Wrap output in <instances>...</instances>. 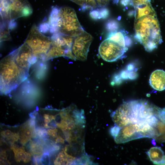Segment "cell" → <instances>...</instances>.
<instances>
[{
    "label": "cell",
    "instance_id": "1",
    "mask_svg": "<svg viewBox=\"0 0 165 165\" xmlns=\"http://www.w3.org/2000/svg\"><path fill=\"white\" fill-rule=\"evenodd\" d=\"M135 38L147 51L156 48L162 42L156 14L145 15L135 18Z\"/></svg>",
    "mask_w": 165,
    "mask_h": 165
},
{
    "label": "cell",
    "instance_id": "2",
    "mask_svg": "<svg viewBox=\"0 0 165 165\" xmlns=\"http://www.w3.org/2000/svg\"><path fill=\"white\" fill-rule=\"evenodd\" d=\"M0 65V92L7 95L15 90L28 76L16 63L12 52L1 60Z\"/></svg>",
    "mask_w": 165,
    "mask_h": 165
},
{
    "label": "cell",
    "instance_id": "3",
    "mask_svg": "<svg viewBox=\"0 0 165 165\" xmlns=\"http://www.w3.org/2000/svg\"><path fill=\"white\" fill-rule=\"evenodd\" d=\"M57 32L75 37L84 30L72 8L65 7L59 8L57 24Z\"/></svg>",
    "mask_w": 165,
    "mask_h": 165
},
{
    "label": "cell",
    "instance_id": "4",
    "mask_svg": "<svg viewBox=\"0 0 165 165\" xmlns=\"http://www.w3.org/2000/svg\"><path fill=\"white\" fill-rule=\"evenodd\" d=\"M0 13L9 22L21 17L28 16L33 10L27 0H1Z\"/></svg>",
    "mask_w": 165,
    "mask_h": 165
},
{
    "label": "cell",
    "instance_id": "5",
    "mask_svg": "<svg viewBox=\"0 0 165 165\" xmlns=\"http://www.w3.org/2000/svg\"><path fill=\"white\" fill-rule=\"evenodd\" d=\"M24 43L30 47L35 56L43 61L52 46L51 38L43 35L35 24L31 27Z\"/></svg>",
    "mask_w": 165,
    "mask_h": 165
},
{
    "label": "cell",
    "instance_id": "6",
    "mask_svg": "<svg viewBox=\"0 0 165 165\" xmlns=\"http://www.w3.org/2000/svg\"><path fill=\"white\" fill-rule=\"evenodd\" d=\"M127 47L123 46L112 40L107 38L102 42L98 51L101 57L108 62L115 61L123 55Z\"/></svg>",
    "mask_w": 165,
    "mask_h": 165
},
{
    "label": "cell",
    "instance_id": "7",
    "mask_svg": "<svg viewBox=\"0 0 165 165\" xmlns=\"http://www.w3.org/2000/svg\"><path fill=\"white\" fill-rule=\"evenodd\" d=\"M12 52L16 63L28 76L31 65L38 58L34 55L31 48L24 42Z\"/></svg>",
    "mask_w": 165,
    "mask_h": 165
},
{
    "label": "cell",
    "instance_id": "8",
    "mask_svg": "<svg viewBox=\"0 0 165 165\" xmlns=\"http://www.w3.org/2000/svg\"><path fill=\"white\" fill-rule=\"evenodd\" d=\"M93 38L91 35L84 30L74 38L72 50L73 54L77 60L82 61L86 60L89 47Z\"/></svg>",
    "mask_w": 165,
    "mask_h": 165
},
{
    "label": "cell",
    "instance_id": "9",
    "mask_svg": "<svg viewBox=\"0 0 165 165\" xmlns=\"http://www.w3.org/2000/svg\"><path fill=\"white\" fill-rule=\"evenodd\" d=\"M144 138L141 133L138 124L130 123L121 128L117 135L114 138L117 144Z\"/></svg>",
    "mask_w": 165,
    "mask_h": 165
},
{
    "label": "cell",
    "instance_id": "10",
    "mask_svg": "<svg viewBox=\"0 0 165 165\" xmlns=\"http://www.w3.org/2000/svg\"><path fill=\"white\" fill-rule=\"evenodd\" d=\"M74 38L59 32L54 33L50 38L52 45L62 48L66 50L72 49Z\"/></svg>",
    "mask_w": 165,
    "mask_h": 165
},
{
    "label": "cell",
    "instance_id": "11",
    "mask_svg": "<svg viewBox=\"0 0 165 165\" xmlns=\"http://www.w3.org/2000/svg\"><path fill=\"white\" fill-rule=\"evenodd\" d=\"M149 83L154 89L158 91L165 89V72L162 70L157 69L151 74Z\"/></svg>",
    "mask_w": 165,
    "mask_h": 165
},
{
    "label": "cell",
    "instance_id": "12",
    "mask_svg": "<svg viewBox=\"0 0 165 165\" xmlns=\"http://www.w3.org/2000/svg\"><path fill=\"white\" fill-rule=\"evenodd\" d=\"M111 116L115 124L120 128L130 123L128 115L119 107L112 113Z\"/></svg>",
    "mask_w": 165,
    "mask_h": 165
},
{
    "label": "cell",
    "instance_id": "13",
    "mask_svg": "<svg viewBox=\"0 0 165 165\" xmlns=\"http://www.w3.org/2000/svg\"><path fill=\"white\" fill-rule=\"evenodd\" d=\"M146 153L151 161L157 165L162 161L164 156V152L160 147H152Z\"/></svg>",
    "mask_w": 165,
    "mask_h": 165
},
{
    "label": "cell",
    "instance_id": "14",
    "mask_svg": "<svg viewBox=\"0 0 165 165\" xmlns=\"http://www.w3.org/2000/svg\"><path fill=\"white\" fill-rule=\"evenodd\" d=\"M126 33L123 30L110 32L107 36V38L116 42L122 46L127 47L125 41Z\"/></svg>",
    "mask_w": 165,
    "mask_h": 165
},
{
    "label": "cell",
    "instance_id": "15",
    "mask_svg": "<svg viewBox=\"0 0 165 165\" xmlns=\"http://www.w3.org/2000/svg\"><path fill=\"white\" fill-rule=\"evenodd\" d=\"M66 50L61 47L52 45L46 54L44 61H46L50 59L64 56Z\"/></svg>",
    "mask_w": 165,
    "mask_h": 165
},
{
    "label": "cell",
    "instance_id": "16",
    "mask_svg": "<svg viewBox=\"0 0 165 165\" xmlns=\"http://www.w3.org/2000/svg\"><path fill=\"white\" fill-rule=\"evenodd\" d=\"M35 129L31 128L27 123L20 129L19 138L21 143L24 145L32 137L33 131Z\"/></svg>",
    "mask_w": 165,
    "mask_h": 165
},
{
    "label": "cell",
    "instance_id": "17",
    "mask_svg": "<svg viewBox=\"0 0 165 165\" xmlns=\"http://www.w3.org/2000/svg\"><path fill=\"white\" fill-rule=\"evenodd\" d=\"M12 149L14 153L16 161L19 162L24 161L25 163L26 159V155L24 148H18L12 146Z\"/></svg>",
    "mask_w": 165,
    "mask_h": 165
},
{
    "label": "cell",
    "instance_id": "18",
    "mask_svg": "<svg viewBox=\"0 0 165 165\" xmlns=\"http://www.w3.org/2000/svg\"><path fill=\"white\" fill-rule=\"evenodd\" d=\"M107 30L110 32L116 31L119 27V22L116 20L112 19L108 20L105 25Z\"/></svg>",
    "mask_w": 165,
    "mask_h": 165
},
{
    "label": "cell",
    "instance_id": "19",
    "mask_svg": "<svg viewBox=\"0 0 165 165\" xmlns=\"http://www.w3.org/2000/svg\"><path fill=\"white\" fill-rule=\"evenodd\" d=\"M81 6L87 5L93 9L97 7V3L94 0H71Z\"/></svg>",
    "mask_w": 165,
    "mask_h": 165
},
{
    "label": "cell",
    "instance_id": "20",
    "mask_svg": "<svg viewBox=\"0 0 165 165\" xmlns=\"http://www.w3.org/2000/svg\"><path fill=\"white\" fill-rule=\"evenodd\" d=\"M11 39L9 29L7 28H2L0 33L1 42L4 41L9 40Z\"/></svg>",
    "mask_w": 165,
    "mask_h": 165
},
{
    "label": "cell",
    "instance_id": "21",
    "mask_svg": "<svg viewBox=\"0 0 165 165\" xmlns=\"http://www.w3.org/2000/svg\"><path fill=\"white\" fill-rule=\"evenodd\" d=\"M35 130L38 137L45 138L48 137L47 130L45 129L37 127L35 128Z\"/></svg>",
    "mask_w": 165,
    "mask_h": 165
},
{
    "label": "cell",
    "instance_id": "22",
    "mask_svg": "<svg viewBox=\"0 0 165 165\" xmlns=\"http://www.w3.org/2000/svg\"><path fill=\"white\" fill-rule=\"evenodd\" d=\"M145 119L149 125L154 127H156L159 121L158 119L154 115L148 119Z\"/></svg>",
    "mask_w": 165,
    "mask_h": 165
},
{
    "label": "cell",
    "instance_id": "23",
    "mask_svg": "<svg viewBox=\"0 0 165 165\" xmlns=\"http://www.w3.org/2000/svg\"><path fill=\"white\" fill-rule=\"evenodd\" d=\"M100 19H106L109 14V12L108 9L106 8L102 7L98 9Z\"/></svg>",
    "mask_w": 165,
    "mask_h": 165
},
{
    "label": "cell",
    "instance_id": "24",
    "mask_svg": "<svg viewBox=\"0 0 165 165\" xmlns=\"http://www.w3.org/2000/svg\"><path fill=\"white\" fill-rule=\"evenodd\" d=\"M41 162L43 165H50V156L48 152H44L41 158Z\"/></svg>",
    "mask_w": 165,
    "mask_h": 165
},
{
    "label": "cell",
    "instance_id": "25",
    "mask_svg": "<svg viewBox=\"0 0 165 165\" xmlns=\"http://www.w3.org/2000/svg\"><path fill=\"white\" fill-rule=\"evenodd\" d=\"M160 135L165 134V124L159 120L156 127Z\"/></svg>",
    "mask_w": 165,
    "mask_h": 165
},
{
    "label": "cell",
    "instance_id": "26",
    "mask_svg": "<svg viewBox=\"0 0 165 165\" xmlns=\"http://www.w3.org/2000/svg\"><path fill=\"white\" fill-rule=\"evenodd\" d=\"M115 124L110 129V133L114 138L117 135L121 128L116 124Z\"/></svg>",
    "mask_w": 165,
    "mask_h": 165
},
{
    "label": "cell",
    "instance_id": "27",
    "mask_svg": "<svg viewBox=\"0 0 165 165\" xmlns=\"http://www.w3.org/2000/svg\"><path fill=\"white\" fill-rule=\"evenodd\" d=\"M90 16L92 19L94 20H97L100 19L98 9L91 10L90 13Z\"/></svg>",
    "mask_w": 165,
    "mask_h": 165
},
{
    "label": "cell",
    "instance_id": "28",
    "mask_svg": "<svg viewBox=\"0 0 165 165\" xmlns=\"http://www.w3.org/2000/svg\"><path fill=\"white\" fill-rule=\"evenodd\" d=\"M38 29L40 32L42 33H46L50 31V27L48 23L45 22L40 24Z\"/></svg>",
    "mask_w": 165,
    "mask_h": 165
},
{
    "label": "cell",
    "instance_id": "29",
    "mask_svg": "<svg viewBox=\"0 0 165 165\" xmlns=\"http://www.w3.org/2000/svg\"><path fill=\"white\" fill-rule=\"evenodd\" d=\"M96 2L97 7H102L107 5L110 0H94Z\"/></svg>",
    "mask_w": 165,
    "mask_h": 165
},
{
    "label": "cell",
    "instance_id": "30",
    "mask_svg": "<svg viewBox=\"0 0 165 165\" xmlns=\"http://www.w3.org/2000/svg\"><path fill=\"white\" fill-rule=\"evenodd\" d=\"M1 135L2 136L6 137L8 139H13L14 134L10 130H7L2 132Z\"/></svg>",
    "mask_w": 165,
    "mask_h": 165
},
{
    "label": "cell",
    "instance_id": "31",
    "mask_svg": "<svg viewBox=\"0 0 165 165\" xmlns=\"http://www.w3.org/2000/svg\"><path fill=\"white\" fill-rule=\"evenodd\" d=\"M134 7L150 2V0H131Z\"/></svg>",
    "mask_w": 165,
    "mask_h": 165
},
{
    "label": "cell",
    "instance_id": "32",
    "mask_svg": "<svg viewBox=\"0 0 165 165\" xmlns=\"http://www.w3.org/2000/svg\"><path fill=\"white\" fill-rule=\"evenodd\" d=\"M121 4L123 6H127L129 4H132L131 0H121Z\"/></svg>",
    "mask_w": 165,
    "mask_h": 165
},
{
    "label": "cell",
    "instance_id": "33",
    "mask_svg": "<svg viewBox=\"0 0 165 165\" xmlns=\"http://www.w3.org/2000/svg\"><path fill=\"white\" fill-rule=\"evenodd\" d=\"M125 41L127 46H128L131 43V40L128 36L125 37Z\"/></svg>",
    "mask_w": 165,
    "mask_h": 165
},
{
    "label": "cell",
    "instance_id": "34",
    "mask_svg": "<svg viewBox=\"0 0 165 165\" xmlns=\"http://www.w3.org/2000/svg\"><path fill=\"white\" fill-rule=\"evenodd\" d=\"M159 165H165V156H164L162 161Z\"/></svg>",
    "mask_w": 165,
    "mask_h": 165
},
{
    "label": "cell",
    "instance_id": "35",
    "mask_svg": "<svg viewBox=\"0 0 165 165\" xmlns=\"http://www.w3.org/2000/svg\"><path fill=\"white\" fill-rule=\"evenodd\" d=\"M50 120L49 118H45L44 119V123H48L50 122Z\"/></svg>",
    "mask_w": 165,
    "mask_h": 165
},
{
    "label": "cell",
    "instance_id": "36",
    "mask_svg": "<svg viewBox=\"0 0 165 165\" xmlns=\"http://www.w3.org/2000/svg\"><path fill=\"white\" fill-rule=\"evenodd\" d=\"M152 143L154 146H155L156 145V142L155 139H153L152 141Z\"/></svg>",
    "mask_w": 165,
    "mask_h": 165
},
{
    "label": "cell",
    "instance_id": "37",
    "mask_svg": "<svg viewBox=\"0 0 165 165\" xmlns=\"http://www.w3.org/2000/svg\"><path fill=\"white\" fill-rule=\"evenodd\" d=\"M49 116L48 114H45L43 115V117L45 118H49Z\"/></svg>",
    "mask_w": 165,
    "mask_h": 165
},
{
    "label": "cell",
    "instance_id": "38",
    "mask_svg": "<svg viewBox=\"0 0 165 165\" xmlns=\"http://www.w3.org/2000/svg\"><path fill=\"white\" fill-rule=\"evenodd\" d=\"M44 127L46 128H50L49 126L48 123H45V124L44 125Z\"/></svg>",
    "mask_w": 165,
    "mask_h": 165
},
{
    "label": "cell",
    "instance_id": "39",
    "mask_svg": "<svg viewBox=\"0 0 165 165\" xmlns=\"http://www.w3.org/2000/svg\"><path fill=\"white\" fill-rule=\"evenodd\" d=\"M119 0H113V1L114 3L116 4H117L119 2Z\"/></svg>",
    "mask_w": 165,
    "mask_h": 165
}]
</instances>
